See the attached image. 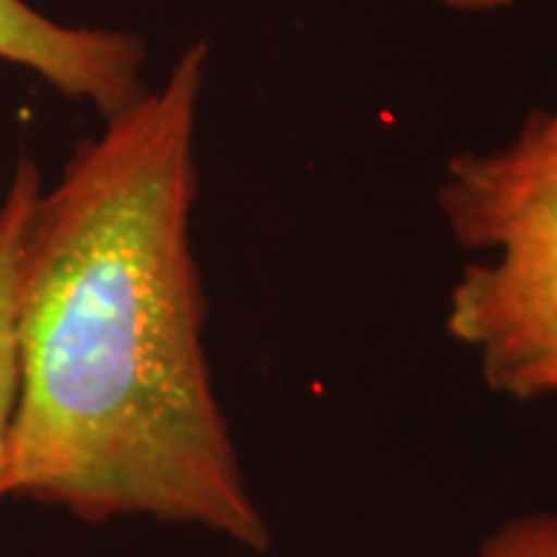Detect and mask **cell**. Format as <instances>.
<instances>
[{
	"instance_id": "obj_1",
	"label": "cell",
	"mask_w": 557,
	"mask_h": 557,
	"mask_svg": "<svg viewBox=\"0 0 557 557\" xmlns=\"http://www.w3.org/2000/svg\"><path fill=\"white\" fill-rule=\"evenodd\" d=\"M209 47L81 139L26 220L9 498L156 519L269 553L205 346L191 246Z\"/></svg>"
},
{
	"instance_id": "obj_2",
	"label": "cell",
	"mask_w": 557,
	"mask_h": 557,
	"mask_svg": "<svg viewBox=\"0 0 557 557\" xmlns=\"http://www.w3.org/2000/svg\"><path fill=\"white\" fill-rule=\"evenodd\" d=\"M436 205L470 256L444 329L493 393L557 400V96L500 148L451 158Z\"/></svg>"
},
{
	"instance_id": "obj_3",
	"label": "cell",
	"mask_w": 557,
	"mask_h": 557,
	"mask_svg": "<svg viewBox=\"0 0 557 557\" xmlns=\"http://www.w3.org/2000/svg\"><path fill=\"white\" fill-rule=\"evenodd\" d=\"M0 60L32 70L70 101L90 103L103 120L148 90L143 39L96 26H65L26 0H0Z\"/></svg>"
},
{
	"instance_id": "obj_4",
	"label": "cell",
	"mask_w": 557,
	"mask_h": 557,
	"mask_svg": "<svg viewBox=\"0 0 557 557\" xmlns=\"http://www.w3.org/2000/svg\"><path fill=\"white\" fill-rule=\"evenodd\" d=\"M45 189L34 160L21 158L13 169L11 184L0 201V498H9V457L13 413L18 395L16 364V282L18 256L26 220L34 201Z\"/></svg>"
},
{
	"instance_id": "obj_5",
	"label": "cell",
	"mask_w": 557,
	"mask_h": 557,
	"mask_svg": "<svg viewBox=\"0 0 557 557\" xmlns=\"http://www.w3.org/2000/svg\"><path fill=\"white\" fill-rule=\"evenodd\" d=\"M475 557H557V513L534 511L500 521Z\"/></svg>"
},
{
	"instance_id": "obj_6",
	"label": "cell",
	"mask_w": 557,
	"mask_h": 557,
	"mask_svg": "<svg viewBox=\"0 0 557 557\" xmlns=\"http://www.w3.org/2000/svg\"><path fill=\"white\" fill-rule=\"evenodd\" d=\"M444 9L457 13H496L511 5V0H434Z\"/></svg>"
}]
</instances>
